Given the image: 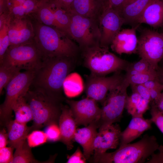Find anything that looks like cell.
<instances>
[{
  "mask_svg": "<svg viewBox=\"0 0 163 163\" xmlns=\"http://www.w3.org/2000/svg\"><path fill=\"white\" fill-rule=\"evenodd\" d=\"M8 142L7 132L5 129H3L0 132V149L6 147Z\"/></svg>",
  "mask_w": 163,
  "mask_h": 163,
  "instance_id": "7bdbcfd3",
  "label": "cell"
},
{
  "mask_svg": "<svg viewBox=\"0 0 163 163\" xmlns=\"http://www.w3.org/2000/svg\"><path fill=\"white\" fill-rule=\"evenodd\" d=\"M163 89L161 88H156L149 90L152 101H155L157 99L161 94Z\"/></svg>",
  "mask_w": 163,
  "mask_h": 163,
  "instance_id": "ee69618b",
  "label": "cell"
},
{
  "mask_svg": "<svg viewBox=\"0 0 163 163\" xmlns=\"http://www.w3.org/2000/svg\"><path fill=\"white\" fill-rule=\"evenodd\" d=\"M153 101L154 102L160 112L163 114V95L162 93L157 99Z\"/></svg>",
  "mask_w": 163,
  "mask_h": 163,
  "instance_id": "bcb514c9",
  "label": "cell"
},
{
  "mask_svg": "<svg viewBox=\"0 0 163 163\" xmlns=\"http://www.w3.org/2000/svg\"><path fill=\"white\" fill-rule=\"evenodd\" d=\"M86 159L83 153L81 152L79 147H78L75 152L68 158L67 163H85Z\"/></svg>",
  "mask_w": 163,
  "mask_h": 163,
  "instance_id": "ab89813d",
  "label": "cell"
},
{
  "mask_svg": "<svg viewBox=\"0 0 163 163\" xmlns=\"http://www.w3.org/2000/svg\"><path fill=\"white\" fill-rule=\"evenodd\" d=\"M59 7L68 11L74 0H50Z\"/></svg>",
  "mask_w": 163,
  "mask_h": 163,
  "instance_id": "b9f144b4",
  "label": "cell"
},
{
  "mask_svg": "<svg viewBox=\"0 0 163 163\" xmlns=\"http://www.w3.org/2000/svg\"><path fill=\"white\" fill-rule=\"evenodd\" d=\"M24 97L32 113L31 130L57 124L62 112V100L30 88Z\"/></svg>",
  "mask_w": 163,
  "mask_h": 163,
  "instance_id": "3957f363",
  "label": "cell"
},
{
  "mask_svg": "<svg viewBox=\"0 0 163 163\" xmlns=\"http://www.w3.org/2000/svg\"><path fill=\"white\" fill-rule=\"evenodd\" d=\"M152 69H154L148 61L141 58L138 61L129 63L125 71L126 73L124 75L125 77H127L138 74Z\"/></svg>",
  "mask_w": 163,
  "mask_h": 163,
  "instance_id": "4dcf8cb0",
  "label": "cell"
},
{
  "mask_svg": "<svg viewBox=\"0 0 163 163\" xmlns=\"http://www.w3.org/2000/svg\"><path fill=\"white\" fill-rule=\"evenodd\" d=\"M150 119L163 134V114L157 108L154 101H152L150 110Z\"/></svg>",
  "mask_w": 163,
  "mask_h": 163,
  "instance_id": "e575fe53",
  "label": "cell"
},
{
  "mask_svg": "<svg viewBox=\"0 0 163 163\" xmlns=\"http://www.w3.org/2000/svg\"><path fill=\"white\" fill-rule=\"evenodd\" d=\"M135 0H125L123 5V8L125 5L132 3Z\"/></svg>",
  "mask_w": 163,
  "mask_h": 163,
  "instance_id": "c3c4849f",
  "label": "cell"
},
{
  "mask_svg": "<svg viewBox=\"0 0 163 163\" xmlns=\"http://www.w3.org/2000/svg\"><path fill=\"white\" fill-rule=\"evenodd\" d=\"M66 102L77 126H86L99 120L101 109L94 100L87 97L79 101L66 99Z\"/></svg>",
  "mask_w": 163,
  "mask_h": 163,
  "instance_id": "5bb4252c",
  "label": "cell"
},
{
  "mask_svg": "<svg viewBox=\"0 0 163 163\" xmlns=\"http://www.w3.org/2000/svg\"><path fill=\"white\" fill-rule=\"evenodd\" d=\"M104 9L112 8L118 12L120 14L125 0H103Z\"/></svg>",
  "mask_w": 163,
  "mask_h": 163,
  "instance_id": "f35d334b",
  "label": "cell"
},
{
  "mask_svg": "<svg viewBox=\"0 0 163 163\" xmlns=\"http://www.w3.org/2000/svg\"><path fill=\"white\" fill-rule=\"evenodd\" d=\"M60 140L68 150L73 147L74 137L77 126L69 107L62 105L59 121Z\"/></svg>",
  "mask_w": 163,
  "mask_h": 163,
  "instance_id": "ac0fdd59",
  "label": "cell"
},
{
  "mask_svg": "<svg viewBox=\"0 0 163 163\" xmlns=\"http://www.w3.org/2000/svg\"><path fill=\"white\" fill-rule=\"evenodd\" d=\"M44 132L47 141L53 142L60 140V131L57 124H52L47 126Z\"/></svg>",
  "mask_w": 163,
  "mask_h": 163,
  "instance_id": "d590c367",
  "label": "cell"
},
{
  "mask_svg": "<svg viewBox=\"0 0 163 163\" xmlns=\"http://www.w3.org/2000/svg\"><path fill=\"white\" fill-rule=\"evenodd\" d=\"M129 85L125 78L121 83L110 90L102 105L100 117L97 122L99 129L120 121L128 96L127 89Z\"/></svg>",
  "mask_w": 163,
  "mask_h": 163,
  "instance_id": "8992f818",
  "label": "cell"
},
{
  "mask_svg": "<svg viewBox=\"0 0 163 163\" xmlns=\"http://www.w3.org/2000/svg\"><path fill=\"white\" fill-rule=\"evenodd\" d=\"M40 3L36 0H8L9 11L11 17H31Z\"/></svg>",
  "mask_w": 163,
  "mask_h": 163,
  "instance_id": "cb8c5ba5",
  "label": "cell"
},
{
  "mask_svg": "<svg viewBox=\"0 0 163 163\" xmlns=\"http://www.w3.org/2000/svg\"><path fill=\"white\" fill-rule=\"evenodd\" d=\"M156 71L158 73V80L163 85V68L159 67Z\"/></svg>",
  "mask_w": 163,
  "mask_h": 163,
  "instance_id": "7dc6e473",
  "label": "cell"
},
{
  "mask_svg": "<svg viewBox=\"0 0 163 163\" xmlns=\"http://www.w3.org/2000/svg\"><path fill=\"white\" fill-rule=\"evenodd\" d=\"M154 0H135L123 8L121 16L124 24L136 26V20L143 11Z\"/></svg>",
  "mask_w": 163,
  "mask_h": 163,
  "instance_id": "d4e9b609",
  "label": "cell"
},
{
  "mask_svg": "<svg viewBox=\"0 0 163 163\" xmlns=\"http://www.w3.org/2000/svg\"><path fill=\"white\" fill-rule=\"evenodd\" d=\"M34 36L33 41L43 58L68 56L76 58L80 50L66 32L45 25L31 18Z\"/></svg>",
  "mask_w": 163,
  "mask_h": 163,
  "instance_id": "7a4b0ae2",
  "label": "cell"
},
{
  "mask_svg": "<svg viewBox=\"0 0 163 163\" xmlns=\"http://www.w3.org/2000/svg\"><path fill=\"white\" fill-rule=\"evenodd\" d=\"M32 17L45 25L61 30L69 35V12L51 1L40 2Z\"/></svg>",
  "mask_w": 163,
  "mask_h": 163,
  "instance_id": "8fae6325",
  "label": "cell"
},
{
  "mask_svg": "<svg viewBox=\"0 0 163 163\" xmlns=\"http://www.w3.org/2000/svg\"><path fill=\"white\" fill-rule=\"evenodd\" d=\"M152 123L150 119H145L143 117L132 118L126 129L121 132L119 146L130 143L138 138L151 128Z\"/></svg>",
  "mask_w": 163,
  "mask_h": 163,
  "instance_id": "ffe728a7",
  "label": "cell"
},
{
  "mask_svg": "<svg viewBox=\"0 0 163 163\" xmlns=\"http://www.w3.org/2000/svg\"><path fill=\"white\" fill-rule=\"evenodd\" d=\"M98 22L101 34L100 46L109 47L124 24V19L118 12L109 8L103 10Z\"/></svg>",
  "mask_w": 163,
  "mask_h": 163,
  "instance_id": "4fadbf2b",
  "label": "cell"
},
{
  "mask_svg": "<svg viewBox=\"0 0 163 163\" xmlns=\"http://www.w3.org/2000/svg\"><path fill=\"white\" fill-rule=\"evenodd\" d=\"M27 139L28 145L31 148L42 145L47 141L45 132L38 130L34 131L28 135Z\"/></svg>",
  "mask_w": 163,
  "mask_h": 163,
  "instance_id": "836d02e7",
  "label": "cell"
},
{
  "mask_svg": "<svg viewBox=\"0 0 163 163\" xmlns=\"http://www.w3.org/2000/svg\"><path fill=\"white\" fill-rule=\"evenodd\" d=\"M21 69L17 67L0 65V93L9 82L19 74Z\"/></svg>",
  "mask_w": 163,
  "mask_h": 163,
  "instance_id": "f546056e",
  "label": "cell"
},
{
  "mask_svg": "<svg viewBox=\"0 0 163 163\" xmlns=\"http://www.w3.org/2000/svg\"><path fill=\"white\" fill-rule=\"evenodd\" d=\"M144 23L154 29L163 28V0H154L144 10L136 25Z\"/></svg>",
  "mask_w": 163,
  "mask_h": 163,
  "instance_id": "d6986e66",
  "label": "cell"
},
{
  "mask_svg": "<svg viewBox=\"0 0 163 163\" xmlns=\"http://www.w3.org/2000/svg\"><path fill=\"white\" fill-rule=\"evenodd\" d=\"M132 92L139 94L142 98L150 101H152L149 90L143 84L131 85Z\"/></svg>",
  "mask_w": 163,
  "mask_h": 163,
  "instance_id": "8d00e7d4",
  "label": "cell"
},
{
  "mask_svg": "<svg viewBox=\"0 0 163 163\" xmlns=\"http://www.w3.org/2000/svg\"><path fill=\"white\" fill-rule=\"evenodd\" d=\"M125 77L130 85L142 84L149 80H158L157 72L154 69L138 74Z\"/></svg>",
  "mask_w": 163,
  "mask_h": 163,
  "instance_id": "1f68e13d",
  "label": "cell"
},
{
  "mask_svg": "<svg viewBox=\"0 0 163 163\" xmlns=\"http://www.w3.org/2000/svg\"><path fill=\"white\" fill-rule=\"evenodd\" d=\"M76 59L68 56L43 58L29 88L63 100V83L75 67Z\"/></svg>",
  "mask_w": 163,
  "mask_h": 163,
  "instance_id": "6da1fadb",
  "label": "cell"
},
{
  "mask_svg": "<svg viewBox=\"0 0 163 163\" xmlns=\"http://www.w3.org/2000/svg\"><path fill=\"white\" fill-rule=\"evenodd\" d=\"M9 46L24 44L33 41L34 27L31 17H11L8 24Z\"/></svg>",
  "mask_w": 163,
  "mask_h": 163,
  "instance_id": "9a60e30c",
  "label": "cell"
},
{
  "mask_svg": "<svg viewBox=\"0 0 163 163\" xmlns=\"http://www.w3.org/2000/svg\"><path fill=\"white\" fill-rule=\"evenodd\" d=\"M150 103L138 93L132 92L127 98L125 108L132 118L143 117V114L149 108Z\"/></svg>",
  "mask_w": 163,
  "mask_h": 163,
  "instance_id": "484cf974",
  "label": "cell"
},
{
  "mask_svg": "<svg viewBox=\"0 0 163 163\" xmlns=\"http://www.w3.org/2000/svg\"><path fill=\"white\" fill-rule=\"evenodd\" d=\"M36 1L40 2H46L50 1V0H36Z\"/></svg>",
  "mask_w": 163,
  "mask_h": 163,
  "instance_id": "f907efd6",
  "label": "cell"
},
{
  "mask_svg": "<svg viewBox=\"0 0 163 163\" xmlns=\"http://www.w3.org/2000/svg\"><path fill=\"white\" fill-rule=\"evenodd\" d=\"M14 148L11 146L0 149V163H11L13 157Z\"/></svg>",
  "mask_w": 163,
  "mask_h": 163,
  "instance_id": "74e56055",
  "label": "cell"
},
{
  "mask_svg": "<svg viewBox=\"0 0 163 163\" xmlns=\"http://www.w3.org/2000/svg\"><path fill=\"white\" fill-rule=\"evenodd\" d=\"M9 23L0 27V62L2 60L10 45L8 35Z\"/></svg>",
  "mask_w": 163,
  "mask_h": 163,
  "instance_id": "d6a6232c",
  "label": "cell"
},
{
  "mask_svg": "<svg viewBox=\"0 0 163 163\" xmlns=\"http://www.w3.org/2000/svg\"><path fill=\"white\" fill-rule=\"evenodd\" d=\"M143 84L149 90L156 88L163 89V85L158 79L149 80Z\"/></svg>",
  "mask_w": 163,
  "mask_h": 163,
  "instance_id": "60d3db41",
  "label": "cell"
},
{
  "mask_svg": "<svg viewBox=\"0 0 163 163\" xmlns=\"http://www.w3.org/2000/svg\"><path fill=\"white\" fill-rule=\"evenodd\" d=\"M84 88L81 76L77 73L70 74L65 79L63 90L68 97H72L79 94Z\"/></svg>",
  "mask_w": 163,
  "mask_h": 163,
  "instance_id": "83f0119b",
  "label": "cell"
},
{
  "mask_svg": "<svg viewBox=\"0 0 163 163\" xmlns=\"http://www.w3.org/2000/svg\"><path fill=\"white\" fill-rule=\"evenodd\" d=\"M8 136V144L10 146L16 149L26 141L30 127L26 124L19 123L15 120H11L5 123Z\"/></svg>",
  "mask_w": 163,
  "mask_h": 163,
  "instance_id": "603a6c76",
  "label": "cell"
},
{
  "mask_svg": "<svg viewBox=\"0 0 163 163\" xmlns=\"http://www.w3.org/2000/svg\"><path fill=\"white\" fill-rule=\"evenodd\" d=\"M98 126L97 122H93L86 126L77 129L75 133L74 140L83 148V154L88 160L94 152V144L97 134Z\"/></svg>",
  "mask_w": 163,
  "mask_h": 163,
  "instance_id": "44dd1931",
  "label": "cell"
},
{
  "mask_svg": "<svg viewBox=\"0 0 163 163\" xmlns=\"http://www.w3.org/2000/svg\"><path fill=\"white\" fill-rule=\"evenodd\" d=\"M99 129L94 144V163H97L101 155L109 149H116L120 143L121 131L119 124H113Z\"/></svg>",
  "mask_w": 163,
  "mask_h": 163,
  "instance_id": "2e32d148",
  "label": "cell"
},
{
  "mask_svg": "<svg viewBox=\"0 0 163 163\" xmlns=\"http://www.w3.org/2000/svg\"><path fill=\"white\" fill-rule=\"evenodd\" d=\"M124 78V75L120 72L109 77L91 74L87 77L84 86L87 96L102 105L110 90L121 83Z\"/></svg>",
  "mask_w": 163,
  "mask_h": 163,
  "instance_id": "7c38bea8",
  "label": "cell"
},
{
  "mask_svg": "<svg viewBox=\"0 0 163 163\" xmlns=\"http://www.w3.org/2000/svg\"><path fill=\"white\" fill-rule=\"evenodd\" d=\"M10 13L8 6V0H0V14Z\"/></svg>",
  "mask_w": 163,
  "mask_h": 163,
  "instance_id": "f6af8a7d",
  "label": "cell"
},
{
  "mask_svg": "<svg viewBox=\"0 0 163 163\" xmlns=\"http://www.w3.org/2000/svg\"><path fill=\"white\" fill-rule=\"evenodd\" d=\"M162 94L163 95V92H162Z\"/></svg>",
  "mask_w": 163,
  "mask_h": 163,
  "instance_id": "f5cc1de1",
  "label": "cell"
},
{
  "mask_svg": "<svg viewBox=\"0 0 163 163\" xmlns=\"http://www.w3.org/2000/svg\"><path fill=\"white\" fill-rule=\"evenodd\" d=\"M70 16L69 35L80 50L100 45L101 34L98 21L68 11Z\"/></svg>",
  "mask_w": 163,
  "mask_h": 163,
  "instance_id": "ba28073f",
  "label": "cell"
},
{
  "mask_svg": "<svg viewBox=\"0 0 163 163\" xmlns=\"http://www.w3.org/2000/svg\"><path fill=\"white\" fill-rule=\"evenodd\" d=\"M159 145L155 136L145 134L135 143L119 146L113 152L102 154L97 163H143L158 150Z\"/></svg>",
  "mask_w": 163,
  "mask_h": 163,
  "instance_id": "277c9868",
  "label": "cell"
},
{
  "mask_svg": "<svg viewBox=\"0 0 163 163\" xmlns=\"http://www.w3.org/2000/svg\"><path fill=\"white\" fill-rule=\"evenodd\" d=\"M31 148L26 141L22 145L16 149L11 163H40L34 158Z\"/></svg>",
  "mask_w": 163,
  "mask_h": 163,
  "instance_id": "f1b7e54d",
  "label": "cell"
},
{
  "mask_svg": "<svg viewBox=\"0 0 163 163\" xmlns=\"http://www.w3.org/2000/svg\"><path fill=\"white\" fill-rule=\"evenodd\" d=\"M81 51L84 66L91 74L97 76L125 71L130 63L110 52L109 47H102L99 44Z\"/></svg>",
  "mask_w": 163,
  "mask_h": 163,
  "instance_id": "5b68a950",
  "label": "cell"
},
{
  "mask_svg": "<svg viewBox=\"0 0 163 163\" xmlns=\"http://www.w3.org/2000/svg\"><path fill=\"white\" fill-rule=\"evenodd\" d=\"M24 96H21L18 99L12 110L15 114V120L19 123L26 124L33 120V115L31 109Z\"/></svg>",
  "mask_w": 163,
  "mask_h": 163,
  "instance_id": "4316f807",
  "label": "cell"
},
{
  "mask_svg": "<svg viewBox=\"0 0 163 163\" xmlns=\"http://www.w3.org/2000/svg\"><path fill=\"white\" fill-rule=\"evenodd\" d=\"M161 31H162V32H163V28H162V29L161 30ZM162 60H163V59H162Z\"/></svg>",
  "mask_w": 163,
  "mask_h": 163,
  "instance_id": "816d5d0a",
  "label": "cell"
},
{
  "mask_svg": "<svg viewBox=\"0 0 163 163\" xmlns=\"http://www.w3.org/2000/svg\"><path fill=\"white\" fill-rule=\"evenodd\" d=\"M158 150L163 154V145H159Z\"/></svg>",
  "mask_w": 163,
  "mask_h": 163,
  "instance_id": "681fc988",
  "label": "cell"
},
{
  "mask_svg": "<svg viewBox=\"0 0 163 163\" xmlns=\"http://www.w3.org/2000/svg\"><path fill=\"white\" fill-rule=\"evenodd\" d=\"M139 30L136 53L157 70L163 58V32L146 28Z\"/></svg>",
  "mask_w": 163,
  "mask_h": 163,
  "instance_id": "9c48e42d",
  "label": "cell"
},
{
  "mask_svg": "<svg viewBox=\"0 0 163 163\" xmlns=\"http://www.w3.org/2000/svg\"><path fill=\"white\" fill-rule=\"evenodd\" d=\"M43 57L33 41L19 45L9 46L0 65L17 67L25 70H37L41 66Z\"/></svg>",
  "mask_w": 163,
  "mask_h": 163,
  "instance_id": "52a82bcc",
  "label": "cell"
},
{
  "mask_svg": "<svg viewBox=\"0 0 163 163\" xmlns=\"http://www.w3.org/2000/svg\"><path fill=\"white\" fill-rule=\"evenodd\" d=\"M140 24H138L130 28L120 30L110 45L112 50L120 55L136 53L138 38L136 36V31Z\"/></svg>",
  "mask_w": 163,
  "mask_h": 163,
  "instance_id": "e0dca14e",
  "label": "cell"
},
{
  "mask_svg": "<svg viewBox=\"0 0 163 163\" xmlns=\"http://www.w3.org/2000/svg\"><path fill=\"white\" fill-rule=\"evenodd\" d=\"M36 70H27L20 72L5 88L6 95L0 107L1 120L5 123L11 120L13 107L18 99L25 95L29 89Z\"/></svg>",
  "mask_w": 163,
  "mask_h": 163,
  "instance_id": "30bf717a",
  "label": "cell"
},
{
  "mask_svg": "<svg viewBox=\"0 0 163 163\" xmlns=\"http://www.w3.org/2000/svg\"><path fill=\"white\" fill-rule=\"evenodd\" d=\"M103 7V0H74L68 11L98 21Z\"/></svg>",
  "mask_w": 163,
  "mask_h": 163,
  "instance_id": "7402d4cb",
  "label": "cell"
}]
</instances>
